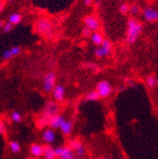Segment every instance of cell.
Returning a JSON list of instances; mask_svg holds the SVG:
<instances>
[{"label": "cell", "mask_w": 158, "mask_h": 159, "mask_svg": "<svg viewBox=\"0 0 158 159\" xmlns=\"http://www.w3.org/2000/svg\"><path fill=\"white\" fill-rule=\"evenodd\" d=\"M142 30H143V26L137 19L135 18L129 19L127 24V32H126L127 43L130 45L134 44L137 41L139 35L141 34Z\"/></svg>", "instance_id": "1"}, {"label": "cell", "mask_w": 158, "mask_h": 159, "mask_svg": "<svg viewBox=\"0 0 158 159\" xmlns=\"http://www.w3.org/2000/svg\"><path fill=\"white\" fill-rule=\"evenodd\" d=\"M35 30L38 33L45 34V35H50L52 31V23L48 19H39L35 23Z\"/></svg>", "instance_id": "2"}, {"label": "cell", "mask_w": 158, "mask_h": 159, "mask_svg": "<svg viewBox=\"0 0 158 159\" xmlns=\"http://www.w3.org/2000/svg\"><path fill=\"white\" fill-rule=\"evenodd\" d=\"M56 85V74L54 72H48L45 75L43 80V89L46 93L52 92Z\"/></svg>", "instance_id": "3"}, {"label": "cell", "mask_w": 158, "mask_h": 159, "mask_svg": "<svg viewBox=\"0 0 158 159\" xmlns=\"http://www.w3.org/2000/svg\"><path fill=\"white\" fill-rule=\"evenodd\" d=\"M96 90L98 92L101 98H108L112 94L113 88H112L111 84L108 81L103 80V81H101L100 83H97Z\"/></svg>", "instance_id": "4"}, {"label": "cell", "mask_w": 158, "mask_h": 159, "mask_svg": "<svg viewBox=\"0 0 158 159\" xmlns=\"http://www.w3.org/2000/svg\"><path fill=\"white\" fill-rule=\"evenodd\" d=\"M112 51V44L109 40H104V42L95 50V55L97 58H103L108 56Z\"/></svg>", "instance_id": "5"}, {"label": "cell", "mask_w": 158, "mask_h": 159, "mask_svg": "<svg viewBox=\"0 0 158 159\" xmlns=\"http://www.w3.org/2000/svg\"><path fill=\"white\" fill-rule=\"evenodd\" d=\"M59 112V105L57 103V101H49L46 103L44 110H43V116H47V117H51L52 116L58 114Z\"/></svg>", "instance_id": "6"}, {"label": "cell", "mask_w": 158, "mask_h": 159, "mask_svg": "<svg viewBox=\"0 0 158 159\" xmlns=\"http://www.w3.org/2000/svg\"><path fill=\"white\" fill-rule=\"evenodd\" d=\"M143 17L147 22H156L158 21V11L152 7L148 6L143 9Z\"/></svg>", "instance_id": "7"}, {"label": "cell", "mask_w": 158, "mask_h": 159, "mask_svg": "<svg viewBox=\"0 0 158 159\" xmlns=\"http://www.w3.org/2000/svg\"><path fill=\"white\" fill-rule=\"evenodd\" d=\"M65 121V117L63 116L56 114V115L52 116L51 117H49L48 125L52 129H60Z\"/></svg>", "instance_id": "8"}, {"label": "cell", "mask_w": 158, "mask_h": 159, "mask_svg": "<svg viewBox=\"0 0 158 159\" xmlns=\"http://www.w3.org/2000/svg\"><path fill=\"white\" fill-rule=\"evenodd\" d=\"M84 25L92 31H97L100 29V21L93 15H88L84 18Z\"/></svg>", "instance_id": "9"}, {"label": "cell", "mask_w": 158, "mask_h": 159, "mask_svg": "<svg viewBox=\"0 0 158 159\" xmlns=\"http://www.w3.org/2000/svg\"><path fill=\"white\" fill-rule=\"evenodd\" d=\"M22 49L20 47L18 46H15V47H11V48L5 50L2 54V60L3 61H9L11 58L15 57V56H18L19 54L21 53Z\"/></svg>", "instance_id": "10"}, {"label": "cell", "mask_w": 158, "mask_h": 159, "mask_svg": "<svg viewBox=\"0 0 158 159\" xmlns=\"http://www.w3.org/2000/svg\"><path fill=\"white\" fill-rule=\"evenodd\" d=\"M43 140L47 144H52L55 142L56 134L54 132V129H52L51 127L45 129V131L43 133Z\"/></svg>", "instance_id": "11"}, {"label": "cell", "mask_w": 158, "mask_h": 159, "mask_svg": "<svg viewBox=\"0 0 158 159\" xmlns=\"http://www.w3.org/2000/svg\"><path fill=\"white\" fill-rule=\"evenodd\" d=\"M52 93H53L54 98L56 99L57 102H63L65 99V87L62 84H56L53 91H52Z\"/></svg>", "instance_id": "12"}, {"label": "cell", "mask_w": 158, "mask_h": 159, "mask_svg": "<svg viewBox=\"0 0 158 159\" xmlns=\"http://www.w3.org/2000/svg\"><path fill=\"white\" fill-rule=\"evenodd\" d=\"M91 41L94 45L96 46H101L103 42H104V38L103 36L100 33V32H97V31H94L92 34H91Z\"/></svg>", "instance_id": "13"}, {"label": "cell", "mask_w": 158, "mask_h": 159, "mask_svg": "<svg viewBox=\"0 0 158 159\" xmlns=\"http://www.w3.org/2000/svg\"><path fill=\"white\" fill-rule=\"evenodd\" d=\"M30 153L35 156V157H39L44 154V147L41 146L40 144H32L30 146Z\"/></svg>", "instance_id": "14"}, {"label": "cell", "mask_w": 158, "mask_h": 159, "mask_svg": "<svg viewBox=\"0 0 158 159\" xmlns=\"http://www.w3.org/2000/svg\"><path fill=\"white\" fill-rule=\"evenodd\" d=\"M44 156H45V159H56L57 158L54 152V149L50 145H47L44 147Z\"/></svg>", "instance_id": "15"}, {"label": "cell", "mask_w": 158, "mask_h": 159, "mask_svg": "<svg viewBox=\"0 0 158 159\" xmlns=\"http://www.w3.org/2000/svg\"><path fill=\"white\" fill-rule=\"evenodd\" d=\"M60 129H61V131H62V133L64 134H65V135L70 134L71 132H72V129H73V123H72V121L71 120H65L63 123V125L61 126Z\"/></svg>", "instance_id": "16"}, {"label": "cell", "mask_w": 158, "mask_h": 159, "mask_svg": "<svg viewBox=\"0 0 158 159\" xmlns=\"http://www.w3.org/2000/svg\"><path fill=\"white\" fill-rule=\"evenodd\" d=\"M100 98H101V96H100V94H98V92H97V90H94V91L89 92V93L85 96L84 101H85V102H96V101H97V99Z\"/></svg>", "instance_id": "17"}, {"label": "cell", "mask_w": 158, "mask_h": 159, "mask_svg": "<svg viewBox=\"0 0 158 159\" xmlns=\"http://www.w3.org/2000/svg\"><path fill=\"white\" fill-rule=\"evenodd\" d=\"M21 20H22V15L17 12L11 13L9 17V22H11L13 25H18L21 22Z\"/></svg>", "instance_id": "18"}, {"label": "cell", "mask_w": 158, "mask_h": 159, "mask_svg": "<svg viewBox=\"0 0 158 159\" xmlns=\"http://www.w3.org/2000/svg\"><path fill=\"white\" fill-rule=\"evenodd\" d=\"M74 151L69 148V147H65V151L63 152V154L61 155L60 159H73L75 157L74 155Z\"/></svg>", "instance_id": "19"}, {"label": "cell", "mask_w": 158, "mask_h": 159, "mask_svg": "<svg viewBox=\"0 0 158 159\" xmlns=\"http://www.w3.org/2000/svg\"><path fill=\"white\" fill-rule=\"evenodd\" d=\"M11 120L15 123H20L22 121V115L17 112V111H13L11 115Z\"/></svg>", "instance_id": "20"}, {"label": "cell", "mask_w": 158, "mask_h": 159, "mask_svg": "<svg viewBox=\"0 0 158 159\" xmlns=\"http://www.w3.org/2000/svg\"><path fill=\"white\" fill-rule=\"evenodd\" d=\"M75 151V153L78 157H82L85 154V149L84 147V145L80 142L79 143V145L76 147V149L74 150Z\"/></svg>", "instance_id": "21"}, {"label": "cell", "mask_w": 158, "mask_h": 159, "mask_svg": "<svg viewBox=\"0 0 158 159\" xmlns=\"http://www.w3.org/2000/svg\"><path fill=\"white\" fill-rule=\"evenodd\" d=\"M10 149L11 151V152L13 153H18L19 152L21 151V146L18 142L16 141H11L10 142Z\"/></svg>", "instance_id": "22"}, {"label": "cell", "mask_w": 158, "mask_h": 159, "mask_svg": "<svg viewBox=\"0 0 158 159\" xmlns=\"http://www.w3.org/2000/svg\"><path fill=\"white\" fill-rule=\"evenodd\" d=\"M146 84H147L148 87L153 88L156 85V78L153 75L148 76V78L146 79Z\"/></svg>", "instance_id": "23"}, {"label": "cell", "mask_w": 158, "mask_h": 159, "mask_svg": "<svg viewBox=\"0 0 158 159\" xmlns=\"http://www.w3.org/2000/svg\"><path fill=\"white\" fill-rule=\"evenodd\" d=\"M48 117H47V116H43L41 118H39L38 119V121H37V125H38V127L39 128H44V127H46L47 125H48Z\"/></svg>", "instance_id": "24"}, {"label": "cell", "mask_w": 158, "mask_h": 159, "mask_svg": "<svg viewBox=\"0 0 158 159\" xmlns=\"http://www.w3.org/2000/svg\"><path fill=\"white\" fill-rule=\"evenodd\" d=\"M140 7L138 6L137 4H133L130 6V10H129V12L132 14V15H137V14H139L140 13Z\"/></svg>", "instance_id": "25"}, {"label": "cell", "mask_w": 158, "mask_h": 159, "mask_svg": "<svg viewBox=\"0 0 158 159\" xmlns=\"http://www.w3.org/2000/svg\"><path fill=\"white\" fill-rule=\"evenodd\" d=\"M13 26H14V25L11 24V22H7L6 24L3 25V32H4V33H9L10 31H11Z\"/></svg>", "instance_id": "26"}, {"label": "cell", "mask_w": 158, "mask_h": 159, "mask_svg": "<svg viewBox=\"0 0 158 159\" xmlns=\"http://www.w3.org/2000/svg\"><path fill=\"white\" fill-rule=\"evenodd\" d=\"M129 10H130V6H129L128 4H126V3L120 4V11L122 14L127 13V12L129 11Z\"/></svg>", "instance_id": "27"}, {"label": "cell", "mask_w": 158, "mask_h": 159, "mask_svg": "<svg viewBox=\"0 0 158 159\" xmlns=\"http://www.w3.org/2000/svg\"><path fill=\"white\" fill-rule=\"evenodd\" d=\"M64 151H65V147H59V148L54 149V152H55L56 156H57V157H59V158L61 157V155L63 154Z\"/></svg>", "instance_id": "28"}, {"label": "cell", "mask_w": 158, "mask_h": 159, "mask_svg": "<svg viewBox=\"0 0 158 159\" xmlns=\"http://www.w3.org/2000/svg\"><path fill=\"white\" fill-rule=\"evenodd\" d=\"M79 143H80V141L79 140H76V139H73V140H71V141H69V143H68V147L69 148H71L73 151L76 149V147L79 145Z\"/></svg>", "instance_id": "29"}, {"label": "cell", "mask_w": 158, "mask_h": 159, "mask_svg": "<svg viewBox=\"0 0 158 159\" xmlns=\"http://www.w3.org/2000/svg\"><path fill=\"white\" fill-rule=\"evenodd\" d=\"M91 30L90 29H88L87 27H85L84 29V30L82 31V34H83V36L84 37H89V36H91Z\"/></svg>", "instance_id": "30"}, {"label": "cell", "mask_w": 158, "mask_h": 159, "mask_svg": "<svg viewBox=\"0 0 158 159\" xmlns=\"http://www.w3.org/2000/svg\"><path fill=\"white\" fill-rule=\"evenodd\" d=\"M6 132H7V129L5 127V123H4L3 120H1V121H0V134L3 135V134H6Z\"/></svg>", "instance_id": "31"}, {"label": "cell", "mask_w": 158, "mask_h": 159, "mask_svg": "<svg viewBox=\"0 0 158 159\" xmlns=\"http://www.w3.org/2000/svg\"><path fill=\"white\" fill-rule=\"evenodd\" d=\"M84 66H85L86 68L91 69V70H97V65H95V64H91V63H89V64H85V65H84Z\"/></svg>", "instance_id": "32"}, {"label": "cell", "mask_w": 158, "mask_h": 159, "mask_svg": "<svg viewBox=\"0 0 158 159\" xmlns=\"http://www.w3.org/2000/svg\"><path fill=\"white\" fill-rule=\"evenodd\" d=\"M84 5L85 6H90L92 4V0H84Z\"/></svg>", "instance_id": "33"}, {"label": "cell", "mask_w": 158, "mask_h": 159, "mask_svg": "<svg viewBox=\"0 0 158 159\" xmlns=\"http://www.w3.org/2000/svg\"><path fill=\"white\" fill-rule=\"evenodd\" d=\"M102 159H112V158H109V157H104V158H102Z\"/></svg>", "instance_id": "34"}, {"label": "cell", "mask_w": 158, "mask_h": 159, "mask_svg": "<svg viewBox=\"0 0 158 159\" xmlns=\"http://www.w3.org/2000/svg\"><path fill=\"white\" fill-rule=\"evenodd\" d=\"M156 84H157V85H158V78H157V79H156Z\"/></svg>", "instance_id": "35"}, {"label": "cell", "mask_w": 158, "mask_h": 159, "mask_svg": "<svg viewBox=\"0 0 158 159\" xmlns=\"http://www.w3.org/2000/svg\"><path fill=\"white\" fill-rule=\"evenodd\" d=\"M73 159H79V158H78V157H76V156H75V157H74V158H73Z\"/></svg>", "instance_id": "36"}, {"label": "cell", "mask_w": 158, "mask_h": 159, "mask_svg": "<svg viewBox=\"0 0 158 159\" xmlns=\"http://www.w3.org/2000/svg\"><path fill=\"white\" fill-rule=\"evenodd\" d=\"M8 1H9V2H11V1H13V0H8Z\"/></svg>", "instance_id": "37"}]
</instances>
